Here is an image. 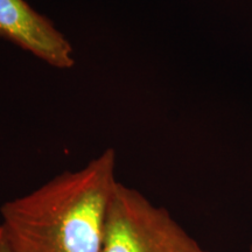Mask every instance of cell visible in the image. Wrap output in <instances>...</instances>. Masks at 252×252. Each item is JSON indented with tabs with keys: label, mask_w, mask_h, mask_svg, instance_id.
<instances>
[{
	"label": "cell",
	"mask_w": 252,
	"mask_h": 252,
	"mask_svg": "<svg viewBox=\"0 0 252 252\" xmlns=\"http://www.w3.org/2000/svg\"><path fill=\"white\" fill-rule=\"evenodd\" d=\"M117 157L106 149L0 208L12 252H103Z\"/></svg>",
	"instance_id": "1"
},
{
	"label": "cell",
	"mask_w": 252,
	"mask_h": 252,
	"mask_svg": "<svg viewBox=\"0 0 252 252\" xmlns=\"http://www.w3.org/2000/svg\"><path fill=\"white\" fill-rule=\"evenodd\" d=\"M103 252H209L165 208L118 181L110 202Z\"/></svg>",
	"instance_id": "2"
},
{
	"label": "cell",
	"mask_w": 252,
	"mask_h": 252,
	"mask_svg": "<svg viewBox=\"0 0 252 252\" xmlns=\"http://www.w3.org/2000/svg\"><path fill=\"white\" fill-rule=\"evenodd\" d=\"M0 39L53 68L67 70L76 63L68 37L26 0H0Z\"/></svg>",
	"instance_id": "3"
},
{
	"label": "cell",
	"mask_w": 252,
	"mask_h": 252,
	"mask_svg": "<svg viewBox=\"0 0 252 252\" xmlns=\"http://www.w3.org/2000/svg\"><path fill=\"white\" fill-rule=\"evenodd\" d=\"M0 252H12L7 243V239L5 237L4 231L1 229V225H0Z\"/></svg>",
	"instance_id": "4"
},
{
	"label": "cell",
	"mask_w": 252,
	"mask_h": 252,
	"mask_svg": "<svg viewBox=\"0 0 252 252\" xmlns=\"http://www.w3.org/2000/svg\"><path fill=\"white\" fill-rule=\"evenodd\" d=\"M250 252H252V242H251V247H250Z\"/></svg>",
	"instance_id": "5"
}]
</instances>
